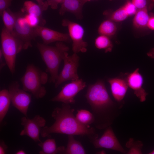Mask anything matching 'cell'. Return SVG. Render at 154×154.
<instances>
[{"mask_svg":"<svg viewBox=\"0 0 154 154\" xmlns=\"http://www.w3.org/2000/svg\"><path fill=\"white\" fill-rule=\"evenodd\" d=\"M74 111L70 104L64 103L61 107L55 108L51 115L55 122L50 126H45L42 128L41 136L49 137L53 133L86 135L89 138L98 135L94 128L83 125L78 121L74 115Z\"/></svg>","mask_w":154,"mask_h":154,"instance_id":"obj_1","label":"cell"},{"mask_svg":"<svg viewBox=\"0 0 154 154\" xmlns=\"http://www.w3.org/2000/svg\"><path fill=\"white\" fill-rule=\"evenodd\" d=\"M94 118L93 123L97 128L111 123L114 104L110 98L104 82L98 80L88 86L85 95Z\"/></svg>","mask_w":154,"mask_h":154,"instance_id":"obj_2","label":"cell"},{"mask_svg":"<svg viewBox=\"0 0 154 154\" xmlns=\"http://www.w3.org/2000/svg\"><path fill=\"white\" fill-rule=\"evenodd\" d=\"M42 59L50 75L49 82L55 83L58 78L60 65L69 47L62 42H57L54 46L38 42L37 45Z\"/></svg>","mask_w":154,"mask_h":154,"instance_id":"obj_3","label":"cell"},{"mask_svg":"<svg viewBox=\"0 0 154 154\" xmlns=\"http://www.w3.org/2000/svg\"><path fill=\"white\" fill-rule=\"evenodd\" d=\"M47 74L33 64L27 66L25 72L20 79L23 89L32 94L36 98L44 97L46 91L44 85L48 80Z\"/></svg>","mask_w":154,"mask_h":154,"instance_id":"obj_4","label":"cell"},{"mask_svg":"<svg viewBox=\"0 0 154 154\" xmlns=\"http://www.w3.org/2000/svg\"><path fill=\"white\" fill-rule=\"evenodd\" d=\"M1 38V49L7 65L13 75L15 71L16 56L23 50V45L5 27L2 29Z\"/></svg>","mask_w":154,"mask_h":154,"instance_id":"obj_5","label":"cell"},{"mask_svg":"<svg viewBox=\"0 0 154 154\" xmlns=\"http://www.w3.org/2000/svg\"><path fill=\"white\" fill-rule=\"evenodd\" d=\"M79 60L80 57L76 53H74L71 56H69L67 52L65 53L63 59V68L54 83L56 88L66 81L74 80L79 78L77 69L79 66Z\"/></svg>","mask_w":154,"mask_h":154,"instance_id":"obj_6","label":"cell"},{"mask_svg":"<svg viewBox=\"0 0 154 154\" xmlns=\"http://www.w3.org/2000/svg\"><path fill=\"white\" fill-rule=\"evenodd\" d=\"M13 105L25 116L31 101V95L20 88L17 81H15L9 86L8 89Z\"/></svg>","mask_w":154,"mask_h":154,"instance_id":"obj_7","label":"cell"},{"mask_svg":"<svg viewBox=\"0 0 154 154\" xmlns=\"http://www.w3.org/2000/svg\"><path fill=\"white\" fill-rule=\"evenodd\" d=\"M62 24L68 29V34L72 42V49L73 52L77 53L86 52L88 44L83 40L84 30L82 26L67 19H63Z\"/></svg>","mask_w":154,"mask_h":154,"instance_id":"obj_8","label":"cell"},{"mask_svg":"<svg viewBox=\"0 0 154 154\" xmlns=\"http://www.w3.org/2000/svg\"><path fill=\"white\" fill-rule=\"evenodd\" d=\"M23 44V50L32 47L31 41L36 37L34 28L27 23L24 16L17 15L13 33H11Z\"/></svg>","mask_w":154,"mask_h":154,"instance_id":"obj_9","label":"cell"},{"mask_svg":"<svg viewBox=\"0 0 154 154\" xmlns=\"http://www.w3.org/2000/svg\"><path fill=\"white\" fill-rule=\"evenodd\" d=\"M86 83L82 79L72 80L62 87L59 93L50 101L61 102L67 104H74L75 102L74 98L77 94L86 86Z\"/></svg>","mask_w":154,"mask_h":154,"instance_id":"obj_10","label":"cell"},{"mask_svg":"<svg viewBox=\"0 0 154 154\" xmlns=\"http://www.w3.org/2000/svg\"><path fill=\"white\" fill-rule=\"evenodd\" d=\"M46 123L45 119L39 115L32 119L25 116L23 117L21 119V124L23 129L20 132V135L27 136L35 142H41L39 135L42 129L45 126Z\"/></svg>","mask_w":154,"mask_h":154,"instance_id":"obj_11","label":"cell"},{"mask_svg":"<svg viewBox=\"0 0 154 154\" xmlns=\"http://www.w3.org/2000/svg\"><path fill=\"white\" fill-rule=\"evenodd\" d=\"M90 142L96 148H105L126 153L121 145L110 126L107 127L102 135L89 138Z\"/></svg>","mask_w":154,"mask_h":154,"instance_id":"obj_12","label":"cell"},{"mask_svg":"<svg viewBox=\"0 0 154 154\" xmlns=\"http://www.w3.org/2000/svg\"><path fill=\"white\" fill-rule=\"evenodd\" d=\"M36 37L42 39L43 43L48 44L55 42H70L72 41L68 33H63L40 25L34 28Z\"/></svg>","mask_w":154,"mask_h":154,"instance_id":"obj_13","label":"cell"},{"mask_svg":"<svg viewBox=\"0 0 154 154\" xmlns=\"http://www.w3.org/2000/svg\"><path fill=\"white\" fill-rule=\"evenodd\" d=\"M124 75L128 86L133 90L134 94L140 101H145L148 93L142 87L143 79L139 72V69L137 68L132 72L126 73Z\"/></svg>","mask_w":154,"mask_h":154,"instance_id":"obj_14","label":"cell"},{"mask_svg":"<svg viewBox=\"0 0 154 154\" xmlns=\"http://www.w3.org/2000/svg\"><path fill=\"white\" fill-rule=\"evenodd\" d=\"M108 81L114 98L117 102H120L124 97L129 87L126 80L124 77H116L109 78Z\"/></svg>","mask_w":154,"mask_h":154,"instance_id":"obj_15","label":"cell"},{"mask_svg":"<svg viewBox=\"0 0 154 154\" xmlns=\"http://www.w3.org/2000/svg\"><path fill=\"white\" fill-rule=\"evenodd\" d=\"M85 3L84 0H62L59 13L63 15L66 12H70L77 18L81 19L83 17L82 8Z\"/></svg>","mask_w":154,"mask_h":154,"instance_id":"obj_16","label":"cell"},{"mask_svg":"<svg viewBox=\"0 0 154 154\" xmlns=\"http://www.w3.org/2000/svg\"><path fill=\"white\" fill-rule=\"evenodd\" d=\"M38 145L41 148L40 154H64L66 148L63 146L57 147L55 140L53 138L47 139L38 143Z\"/></svg>","mask_w":154,"mask_h":154,"instance_id":"obj_17","label":"cell"},{"mask_svg":"<svg viewBox=\"0 0 154 154\" xmlns=\"http://www.w3.org/2000/svg\"><path fill=\"white\" fill-rule=\"evenodd\" d=\"M22 12L34 16L39 19L40 22V26H43L46 23L43 18L42 12L43 11L38 4L31 1H27L24 3L23 8L21 9Z\"/></svg>","mask_w":154,"mask_h":154,"instance_id":"obj_18","label":"cell"},{"mask_svg":"<svg viewBox=\"0 0 154 154\" xmlns=\"http://www.w3.org/2000/svg\"><path fill=\"white\" fill-rule=\"evenodd\" d=\"M148 11L147 7L137 9L133 20V24L135 27L141 29L147 27L149 18Z\"/></svg>","mask_w":154,"mask_h":154,"instance_id":"obj_19","label":"cell"},{"mask_svg":"<svg viewBox=\"0 0 154 154\" xmlns=\"http://www.w3.org/2000/svg\"><path fill=\"white\" fill-rule=\"evenodd\" d=\"M86 152L81 143L76 140L73 135H68V143L64 154H85Z\"/></svg>","mask_w":154,"mask_h":154,"instance_id":"obj_20","label":"cell"},{"mask_svg":"<svg viewBox=\"0 0 154 154\" xmlns=\"http://www.w3.org/2000/svg\"><path fill=\"white\" fill-rule=\"evenodd\" d=\"M11 102L8 90L3 89L0 91V123H1L6 116Z\"/></svg>","mask_w":154,"mask_h":154,"instance_id":"obj_21","label":"cell"},{"mask_svg":"<svg viewBox=\"0 0 154 154\" xmlns=\"http://www.w3.org/2000/svg\"><path fill=\"white\" fill-rule=\"evenodd\" d=\"M117 27L114 22L108 19L102 22L99 26L98 32L100 35L111 37L116 33Z\"/></svg>","mask_w":154,"mask_h":154,"instance_id":"obj_22","label":"cell"},{"mask_svg":"<svg viewBox=\"0 0 154 154\" xmlns=\"http://www.w3.org/2000/svg\"><path fill=\"white\" fill-rule=\"evenodd\" d=\"M5 27L12 33L17 20V15L8 8L5 10L1 15Z\"/></svg>","mask_w":154,"mask_h":154,"instance_id":"obj_23","label":"cell"},{"mask_svg":"<svg viewBox=\"0 0 154 154\" xmlns=\"http://www.w3.org/2000/svg\"><path fill=\"white\" fill-rule=\"evenodd\" d=\"M76 117L80 123L86 126L93 123L94 121V117L92 113L85 109L78 110Z\"/></svg>","mask_w":154,"mask_h":154,"instance_id":"obj_24","label":"cell"},{"mask_svg":"<svg viewBox=\"0 0 154 154\" xmlns=\"http://www.w3.org/2000/svg\"><path fill=\"white\" fill-rule=\"evenodd\" d=\"M95 45L98 49L104 50L105 52H111L113 47L109 37L102 35H100L95 39Z\"/></svg>","mask_w":154,"mask_h":154,"instance_id":"obj_25","label":"cell"},{"mask_svg":"<svg viewBox=\"0 0 154 154\" xmlns=\"http://www.w3.org/2000/svg\"><path fill=\"white\" fill-rule=\"evenodd\" d=\"M129 16L123 7L120 8L108 15V19L115 22L122 21Z\"/></svg>","mask_w":154,"mask_h":154,"instance_id":"obj_26","label":"cell"},{"mask_svg":"<svg viewBox=\"0 0 154 154\" xmlns=\"http://www.w3.org/2000/svg\"><path fill=\"white\" fill-rule=\"evenodd\" d=\"M143 144L140 141H134L130 138L126 144V146L129 148L128 154H142L141 149Z\"/></svg>","mask_w":154,"mask_h":154,"instance_id":"obj_27","label":"cell"},{"mask_svg":"<svg viewBox=\"0 0 154 154\" xmlns=\"http://www.w3.org/2000/svg\"><path fill=\"white\" fill-rule=\"evenodd\" d=\"M137 9L147 7L151 9L154 5V0H132Z\"/></svg>","mask_w":154,"mask_h":154,"instance_id":"obj_28","label":"cell"},{"mask_svg":"<svg viewBox=\"0 0 154 154\" xmlns=\"http://www.w3.org/2000/svg\"><path fill=\"white\" fill-rule=\"evenodd\" d=\"M27 23L31 27L35 28L38 25H40V22L38 17L27 14L24 16Z\"/></svg>","mask_w":154,"mask_h":154,"instance_id":"obj_29","label":"cell"},{"mask_svg":"<svg viewBox=\"0 0 154 154\" xmlns=\"http://www.w3.org/2000/svg\"><path fill=\"white\" fill-rule=\"evenodd\" d=\"M123 7L129 16L135 15L138 9L132 2L130 1H127Z\"/></svg>","mask_w":154,"mask_h":154,"instance_id":"obj_30","label":"cell"},{"mask_svg":"<svg viewBox=\"0 0 154 154\" xmlns=\"http://www.w3.org/2000/svg\"><path fill=\"white\" fill-rule=\"evenodd\" d=\"M13 0H0V14L1 16L3 12L8 8Z\"/></svg>","mask_w":154,"mask_h":154,"instance_id":"obj_31","label":"cell"},{"mask_svg":"<svg viewBox=\"0 0 154 154\" xmlns=\"http://www.w3.org/2000/svg\"><path fill=\"white\" fill-rule=\"evenodd\" d=\"M62 0H47V1L49 6L54 9L58 8V4L61 3Z\"/></svg>","mask_w":154,"mask_h":154,"instance_id":"obj_32","label":"cell"},{"mask_svg":"<svg viewBox=\"0 0 154 154\" xmlns=\"http://www.w3.org/2000/svg\"><path fill=\"white\" fill-rule=\"evenodd\" d=\"M38 4L41 7L43 11L47 9L49 6L47 1H44L43 0H36Z\"/></svg>","mask_w":154,"mask_h":154,"instance_id":"obj_33","label":"cell"},{"mask_svg":"<svg viewBox=\"0 0 154 154\" xmlns=\"http://www.w3.org/2000/svg\"><path fill=\"white\" fill-rule=\"evenodd\" d=\"M7 146L5 143L4 141H1L0 143V154H5L7 151Z\"/></svg>","mask_w":154,"mask_h":154,"instance_id":"obj_34","label":"cell"},{"mask_svg":"<svg viewBox=\"0 0 154 154\" xmlns=\"http://www.w3.org/2000/svg\"><path fill=\"white\" fill-rule=\"evenodd\" d=\"M147 27L149 29L154 30V15L149 17Z\"/></svg>","mask_w":154,"mask_h":154,"instance_id":"obj_35","label":"cell"},{"mask_svg":"<svg viewBox=\"0 0 154 154\" xmlns=\"http://www.w3.org/2000/svg\"><path fill=\"white\" fill-rule=\"evenodd\" d=\"M6 63L1 49H0V69L1 70Z\"/></svg>","mask_w":154,"mask_h":154,"instance_id":"obj_36","label":"cell"},{"mask_svg":"<svg viewBox=\"0 0 154 154\" xmlns=\"http://www.w3.org/2000/svg\"><path fill=\"white\" fill-rule=\"evenodd\" d=\"M147 55L151 58H154V48H153L147 53Z\"/></svg>","mask_w":154,"mask_h":154,"instance_id":"obj_37","label":"cell"},{"mask_svg":"<svg viewBox=\"0 0 154 154\" xmlns=\"http://www.w3.org/2000/svg\"><path fill=\"white\" fill-rule=\"evenodd\" d=\"M15 154H25L26 153L23 150H19L17 151Z\"/></svg>","mask_w":154,"mask_h":154,"instance_id":"obj_38","label":"cell"},{"mask_svg":"<svg viewBox=\"0 0 154 154\" xmlns=\"http://www.w3.org/2000/svg\"><path fill=\"white\" fill-rule=\"evenodd\" d=\"M149 154H154V150H153L152 151L149 152Z\"/></svg>","mask_w":154,"mask_h":154,"instance_id":"obj_39","label":"cell"},{"mask_svg":"<svg viewBox=\"0 0 154 154\" xmlns=\"http://www.w3.org/2000/svg\"><path fill=\"white\" fill-rule=\"evenodd\" d=\"M84 0V1L86 3V2H87L90 1H93V0Z\"/></svg>","mask_w":154,"mask_h":154,"instance_id":"obj_40","label":"cell"},{"mask_svg":"<svg viewBox=\"0 0 154 154\" xmlns=\"http://www.w3.org/2000/svg\"><path fill=\"white\" fill-rule=\"evenodd\" d=\"M110 0V1H112V0Z\"/></svg>","mask_w":154,"mask_h":154,"instance_id":"obj_41","label":"cell"}]
</instances>
